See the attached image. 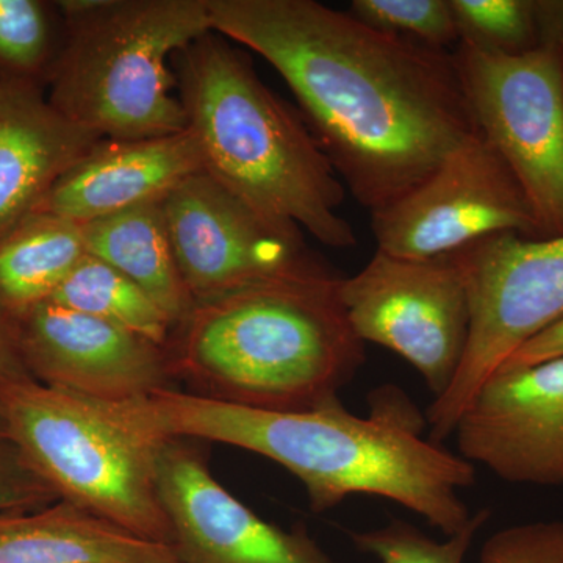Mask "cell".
I'll use <instances>...</instances> for the list:
<instances>
[{
	"label": "cell",
	"mask_w": 563,
	"mask_h": 563,
	"mask_svg": "<svg viewBox=\"0 0 563 563\" xmlns=\"http://www.w3.org/2000/svg\"><path fill=\"white\" fill-rule=\"evenodd\" d=\"M213 32L265 58L369 213L476 135L453 52L374 31L317 0H209Z\"/></svg>",
	"instance_id": "6da1fadb"
},
{
	"label": "cell",
	"mask_w": 563,
	"mask_h": 563,
	"mask_svg": "<svg viewBox=\"0 0 563 563\" xmlns=\"http://www.w3.org/2000/svg\"><path fill=\"white\" fill-rule=\"evenodd\" d=\"M369 401L366 418L340 401L263 410L176 388L135 401L91 404L143 442L222 443L279 463L301 481L314 514L352 495H372L401 504L446 537L462 531L473 514L461 492L476 483V466L422 439L428 421L398 388H380Z\"/></svg>",
	"instance_id": "7a4b0ae2"
},
{
	"label": "cell",
	"mask_w": 563,
	"mask_h": 563,
	"mask_svg": "<svg viewBox=\"0 0 563 563\" xmlns=\"http://www.w3.org/2000/svg\"><path fill=\"white\" fill-rule=\"evenodd\" d=\"M331 266L196 302L168 351L196 395L263 410L339 402L365 363Z\"/></svg>",
	"instance_id": "3957f363"
},
{
	"label": "cell",
	"mask_w": 563,
	"mask_h": 563,
	"mask_svg": "<svg viewBox=\"0 0 563 563\" xmlns=\"http://www.w3.org/2000/svg\"><path fill=\"white\" fill-rule=\"evenodd\" d=\"M174 70L203 173L324 246H357L340 214L346 187L328 155L302 114L263 84L231 41L206 33L177 54Z\"/></svg>",
	"instance_id": "277c9868"
},
{
	"label": "cell",
	"mask_w": 563,
	"mask_h": 563,
	"mask_svg": "<svg viewBox=\"0 0 563 563\" xmlns=\"http://www.w3.org/2000/svg\"><path fill=\"white\" fill-rule=\"evenodd\" d=\"M49 102L102 140H146L188 129L174 58L213 32L209 0H70Z\"/></svg>",
	"instance_id": "5b68a950"
},
{
	"label": "cell",
	"mask_w": 563,
	"mask_h": 563,
	"mask_svg": "<svg viewBox=\"0 0 563 563\" xmlns=\"http://www.w3.org/2000/svg\"><path fill=\"white\" fill-rule=\"evenodd\" d=\"M0 412L7 440L58 498L169 547L154 444L111 424L87 399L36 380L0 385Z\"/></svg>",
	"instance_id": "8992f818"
},
{
	"label": "cell",
	"mask_w": 563,
	"mask_h": 563,
	"mask_svg": "<svg viewBox=\"0 0 563 563\" xmlns=\"http://www.w3.org/2000/svg\"><path fill=\"white\" fill-rule=\"evenodd\" d=\"M451 257L468 291L472 329L454 383L426 413L429 440L437 444L453 435L485 380L521 344L563 317V235L531 240L496 233Z\"/></svg>",
	"instance_id": "52a82bcc"
},
{
	"label": "cell",
	"mask_w": 563,
	"mask_h": 563,
	"mask_svg": "<svg viewBox=\"0 0 563 563\" xmlns=\"http://www.w3.org/2000/svg\"><path fill=\"white\" fill-rule=\"evenodd\" d=\"M477 131L526 196L540 240L563 235V54L540 46L503 55L453 51Z\"/></svg>",
	"instance_id": "ba28073f"
},
{
	"label": "cell",
	"mask_w": 563,
	"mask_h": 563,
	"mask_svg": "<svg viewBox=\"0 0 563 563\" xmlns=\"http://www.w3.org/2000/svg\"><path fill=\"white\" fill-rule=\"evenodd\" d=\"M339 296L361 342L409 362L433 399L446 393L472 329L468 291L451 255L406 258L377 250L365 268L340 280Z\"/></svg>",
	"instance_id": "9c48e42d"
},
{
	"label": "cell",
	"mask_w": 563,
	"mask_h": 563,
	"mask_svg": "<svg viewBox=\"0 0 563 563\" xmlns=\"http://www.w3.org/2000/svg\"><path fill=\"white\" fill-rule=\"evenodd\" d=\"M372 229L377 250L406 258L444 257L504 232L540 240L523 190L481 132L374 211Z\"/></svg>",
	"instance_id": "30bf717a"
},
{
	"label": "cell",
	"mask_w": 563,
	"mask_h": 563,
	"mask_svg": "<svg viewBox=\"0 0 563 563\" xmlns=\"http://www.w3.org/2000/svg\"><path fill=\"white\" fill-rule=\"evenodd\" d=\"M162 209L195 302L328 265L307 247L301 229L269 220L203 172L174 188Z\"/></svg>",
	"instance_id": "8fae6325"
},
{
	"label": "cell",
	"mask_w": 563,
	"mask_h": 563,
	"mask_svg": "<svg viewBox=\"0 0 563 563\" xmlns=\"http://www.w3.org/2000/svg\"><path fill=\"white\" fill-rule=\"evenodd\" d=\"M151 443L179 563H335L303 526L287 531L268 523L222 487L195 440Z\"/></svg>",
	"instance_id": "7c38bea8"
},
{
	"label": "cell",
	"mask_w": 563,
	"mask_h": 563,
	"mask_svg": "<svg viewBox=\"0 0 563 563\" xmlns=\"http://www.w3.org/2000/svg\"><path fill=\"white\" fill-rule=\"evenodd\" d=\"M33 380L101 402H125L172 390L177 380L168 346L120 325L40 303L13 321Z\"/></svg>",
	"instance_id": "4fadbf2b"
},
{
	"label": "cell",
	"mask_w": 563,
	"mask_h": 563,
	"mask_svg": "<svg viewBox=\"0 0 563 563\" xmlns=\"http://www.w3.org/2000/svg\"><path fill=\"white\" fill-rule=\"evenodd\" d=\"M454 433L459 455L499 479L563 487V355L493 373Z\"/></svg>",
	"instance_id": "5bb4252c"
},
{
	"label": "cell",
	"mask_w": 563,
	"mask_h": 563,
	"mask_svg": "<svg viewBox=\"0 0 563 563\" xmlns=\"http://www.w3.org/2000/svg\"><path fill=\"white\" fill-rule=\"evenodd\" d=\"M190 131L146 140H101L47 192L36 213L88 224L144 203L161 202L202 173Z\"/></svg>",
	"instance_id": "9a60e30c"
},
{
	"label": "cell",
	"mask_w": 563,
	"mask_h": 563,
	"mask_svg": "<svg viewBox=\"0 0 563 563\" xmlns=\"http://www.w3.org/2000/svg\"><path fill=\"white\" fill-rule=\"evenodd\" d=\"M101 140L55 110L35 80L0 79V240Z\"/></svg>",
	"instance_id": "2e32d148"
},
{
	"label": "cell",
	"mask_w": 563,
	"mask_h": 563,
	"mask_svg": "<svg viewBox=\"0 0 563 563\" xmlns=\"http://www.w3.org/2000/svg\"><path fill=\"white\" fill-rule=\"evenodd\" d=\"M0 563H179L151 542L68 501L0 514Z\"/></svg>",
	"instance_id": "e0dca14e"
},
{
	"label": "cell",
	"mask_w": 563,
	"mask_h": 563,
	"mask_svg": "<svg viewBox=\"0 0 563 563\" xmlns=\"http://www.w3.org/2000/svg\"><path fill=\"white\" fill-rule=\"evenodd\" d=\"M85 246L129 277L168 314L174 329L187 320L195 299L181 279L162 201L84 224Z\"/></svg>",
	"instance_id": "ac0fdd59"
},
{
	"label": "cell",
	"mask_w": 563,
	"mask_h": 563,
	"mask_svg": "<svg viewBox=\"0 0 563 563\" xmlns=\"http://www.w3.org/2000/svg\"><path fill=\"white\" fill-rule=\"evenodd\" d=\"M84 224L35 213L0 240V313L16 321L52 296L87 255Z\"/></svg>",
	"instance_id": "d6986e66"
},
{
	"label": "cell",
	"mask_w": 563,
	"mask_h": 563,
	"mask_svg": "<svg viewBox=\"0 0 563 563\" xmlns=\"http://www.w3.org/2000/svg\"><path fill=\"white\" fill-rule=\"evenodd\" d=\"M51 302L120 325L168 346L174 324L150 295L101 258L87 254L52 296Z\"/></svg>",
	"instance_id": "ffe728a7"
},
{
	"label": "cell",
	"mask_w": 563,
	"mask_h": 563,
	"mask_svg": "<svg viewBox=\"0 0 563 563\" xmlns=\"http://www.w3.org/2000/svg\"><path fill=\"white\" fill-rule=\"evenodd\" d=\"M461 43L492 54L540 47L533 0H450Z\"/></svg>",
	"instance_id": "44dd1931"
},
{
	"label": "cell",
	"mask_w": 563,
	"mask_h": 563,
	"mask_svg": "<svg viewBox=\"0 0 563 563\" xmlns=\"http://www.w3.org/2000/svg\"><path fill=\"white\" fill-rule=\"evenodd\" d=\"M490 515L487 509L473 514L462 531L446 537L443 542H437L417 526L398 518L369 531H350V540L355 550L372 555L379 563H465L474 539Z\"/></svg>",
	"instance_id": "7402d4cb"
},
{
	"label": "cell",
	"mask_w": 563,
	"mask_h": 563,
	"mask_svg": "<svg viewBox=\"0 0 563 563\" xmlns=\"http://www.w3.org/2000/svg\"><path fill=\"white\" fill-rule=\"evenodd\" d=\"M347 13L374 31L448 51L457 47L450 0H352Z\"/></svg>",
	"instance_id": "603a6c76"
},
{
	"label": "cell",
	"mask_w": 563,
	"mask_h": 563,
	"mask_svg": "<svg viewBox=\"0 0 563 563\" xmlns=\"http://www.w3.org/2000/svg\"><path fill=\"white\" fill-rule=\"evenodd\" d=\"M51 47L49 22L35 0H0V63L10 76L32 79Z\"/></svg>",
	"instance_id": "cb8c5ba5"
},
{
	"label": "cell",
	"mask_w": 563,
	"mask_h": 563,
	"mask_svg": "<svg viewBox=\"0 0 563 563\" xmlns=\"http://www.w3.org/2000/svg\"><path fill=\"white\" fill-rule=\"evenodd\" d=\"M481 563H563V520L507 526L485 540Z\"/></svg>",
	"instance_id": "d4e9b609"
},
{
	"label": "cell",
	"mask_w": 563,
	"mask_h": 563,
	"mask_svg": "<svg viewBox=\"0 0 563 563\" xmlns=\"http://www.w3.org/2000/svg\"><path fill=\"white\" fill-rule=\"evenodd\" d=\"M58 499L13 443H0V514L40 509Z\"/></svg>",
	"instance_id": "484cf974"
},
{
	"label": "cell",
	"mask_w": 563,
	"mask_h": 563,
	"mask_svg": "<svg viewBox=\"0 0 563 563\" xmlns=\"http://www.w3.org/2000/svg\"><path fill=\"white\" fill-rule=\"evenodd\" d=\"M563 355V317L550 328L537 333L529 342L521 344L517 351L499 366L501 368H521L536 363L550 361ZM496 369V372H498Z\"/></svg>",
	"instance_id": "4316f807"
},
{
	"label": "cell",
	"mask_w": 563,
	"mask_h": 563,
	"mask_svg": "<svg viewBox=\"0 0 563 563\" xmlns=\"http://www.w3.org/2000/svg\"><path fill=\"white\" fill-rule=\"evenodd\" d=\"M33 377L25 368L18 347L14 324L0 313V385L31 383Z\"/></svg>",
	"instance_id": "83f0119b"
},
{
	"label": "cell",
	"mask_w": 563,
	"mask_h": 563,
	"mask_svg": "<svg viewBox=\"0 0 563 563\" xmlns=\"http://www.w3.org/2000/svg\"><path fill=\"white\" fill-rule=\"evenodd\" d=\"M540 46H563V0H533Z\"/></svg>",
	"instance_id": "f1b7e54d"
},
{
	"label": "cell",
	"mask_w": 563,
	"mask_h": 563,
	"mask_svg": "<svg viewBox=\"0 0 563 563\" xmlns=\"http://www.w3.org/2000/svg\"><path fill=\"white\" fill-rule=\"evenodd\" d=\"M5 440H7L5 421H3L2 412H0V443L5 442Z\"/></svg>",
	"instance_id": "f546056e"
},
{
	"label": "cell",
	"mask_w": 563,
	"mask_h": 563,
	"mask_svg": "<svg viewBox=\"0 0 563 563\" xmlns=\"http://www.w3.org/2000/svg\"><path fill=\"white\" fill-rule=\"evenodd\" d=\"M562 54H563V46H562Z\"/></svg>",
	"instance_id": "4dcf8cb0"
}]
</instances>
